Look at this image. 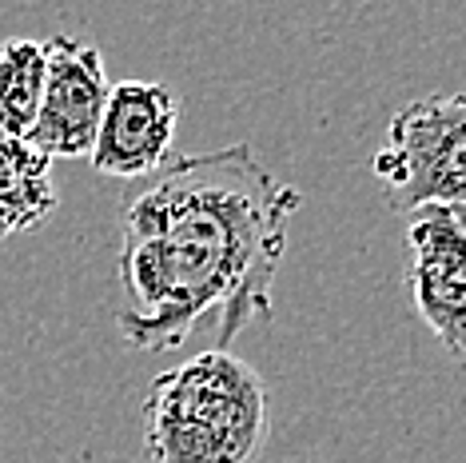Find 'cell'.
Returning a JSON list of instances; mask_svg holds the SVG:
<instances>
[{
	"instance_id": "3",
	"label": "cell",
	"mask_w": 466,
	"mask_h": 463,
	"mask_svg": "<svg viewBox=\"0 0 466 463\" xmlns=\"http://www.w3.org/2000/svg\"><path fill=\"white\" fill-rule=\"evenodd\" d=\"M370 176L402 216L466 204V92H431L390 116Z\"/></svg>"
},
{
	"instance_id": "9",
	"label": "cell",
	"mask_w": 466,
	"mask_h": 463,
	"mask_svg": "<svg viewBox=\"0 0 466 463\" xmlns=\"http://www.w3.org/2000/svg\"><path fill=\"white\" fill-rule=\"evenodd\" d=\"M451 216L459 220V228H462V236H466V204L462 208H451Z\"/></svg>"
},
{
	"instance_id": "6",
	"label": "cell",
	"mask_w": 466,
	"mask_h": 463,
	"mask_svg": "<svg viewBox=\"0 0 466 463\" xmlns=\"http://www.w3.org/2000/svg\"><path fill=\"white\" fill-rule=\"evenodd\" d=\"M176 124L179 104L164 84L120 80L108 92L88 160L100 176H116V180H140L147 172H160L172 156Z\"/></svg>"
},
{
	"instance_id": "2",
	"label": "cell",
	"mask_w": 466,
	"mask_h": 463,
	"mask_svg": "<svg viewBox=\"0 0 466 463\" xmlns=\"http://www.w3.org/2000/svg\"><path fill=\"white\" fill-rule=\"evenodd\" d=\"M268 436V384L224 347L199 352L147 384L144 451L152 463H256Z\"/></svg>"
},
{
	"instance_id": "1",
	"label": "cell",
	"mask_w": 466,
	"mask_h": 463,
	"mask_svg": "<svg viewBox=\"0 0 466 463\" xmlns=\"http://www.w3.org/2000/svg\"><path fill=\"white\" fill-rule=\"evenodd\" d=\"M299 188L251 144L179 156L124 208L116 328L136 352H172L216 320L219 347L251 320H271Z\"/></svg>"
},
{
	"instance_id": "8",
	"label": "cell",
	"mask_w": 466,
	"mask_h": 463,
	"mask_svg": "<svg viewBox=\"0 0 466 463\" xmlns=\"http://www.w3.org/2000/svg\"><path fill=\"white\" fill-rule=\"evenodd\" d=\"M40 92H45V40H5L0 45V136L33 132Z\"/></svg>"
},
{
	"instance_id": "4",
	"label": "cell",
	"mask_w": 466,
	"mask_h": 463,
	"mask_svg": "<svg viewBox=\"0 0 466 463\" xmlns=\"http://www.w3.org/2000/svg\"><path fill=\"white\" fill-rule=\"evenodd\" d=\"M108 92L112 84L96 45L65 33L45 40V92L25 140L48 160H88Z\"/></svg>"
},
{
	"instance_id": "5",
	"label": "cell",
	"mask_w": 466,
	"mask_h": 463,
	"mask_svg": "<svg viewBox=\"0 0 466 463\" xmlns=\"http://www.w3.org/2000/svg\"><path fill=\"white\" fill-rule=\"evenodd\" d=\"M407 288L447 355L466 364V236L451 208H419L407 220Z\"/></svg>"
},
{
	"instance_id": "7",
	"label": "cell",
	"mask_w": 466,
	"mask_h": 463,
	"mask_svg": "<svg viewBox=\"0 0 466 463\" xmlns=\"http://www.w3.org/2000/svg\"><path fill=\"white\" fill-rule=\"evenodd\" d=\"M56 208L52 160L20 136H0V240L36 232Z\"/></svg>"
}]
</instances>
